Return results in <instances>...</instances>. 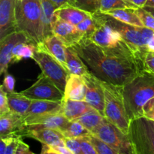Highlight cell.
<instances>
[{"instance_id": "cell-1", "label": "cell", "mask_w": 154, "mask_h": 154, "mask_svg": "<svg viewBox=\"0 0 154 154\" xmlns=\"http://www.w3.org/2000/svg\"><path fill=\"white\" fill-rule=\"evenodd\" d=\"M73 48L89 72L102 82L124 86L145 69L137 62L106 53L90 38H84Z\"/></svg>"}, {"instance_id": "cell-2", "label": "cell", "mask_w": 154, "mask_h": 154, "mask_svg": "<svg viewBox=\"0 0 154 154\" xmlns=\"http://www.w3.org/2000/svg\"><path fill=\"white\" fill-rule=\"evenodd\" d=\"M154 98V73L144 69L132 81L123 86V99L129 120L143 117V109Z\"/></svg>"}, {"instance_id": "cell-3", "label": "cell", "mask_w": 154, "mask_h": 154, "mask_svg": "<svg viewBox=\"0 0 154 154\" xmlns=\"http://www.w3.org/2000/svg\"><path fill=\"white\" fill-rule=\"evenodd\" d=\"M15 18L17 31L25 33L36 45L43 42L40 0H17Z\"/></svg>"}, {"instance_id": "cell-4", "label": "cell", "mask_w": 154, "mask_h": 154, "mask_svg": "<svg viewBox=\"0 0 154 154\" xmlns=\"http://www.w3.org/2000/svg\"><path fill=\"white\" fill-rule=\"evenodd\" d=\"M105 90V117L127 135L129 129V120L126 113L123 99V86H117L102 82Z\"/></svg>"}, {"instance_id": "cell-5", "label": "cell", "mask_w": 154, "mask_h": 154, "mask_svg": "<svg viewBox=\"0 0 154 154\" xmlns=\"http://www.w3.org/2000/svg\"><path fill=\"white\" fill-rule=\"evenodd\" d=\"M127 135L134 154H154V121L144 117L131 120Z\"/></svg>"}, {"instance_id": "cell-6", "label": "cell", "mask_w": 154, "mask_h": 154, "mask_svg": "<svg viewBox=\"0 0 154 154\" xmlns=\"http://www.w3.org/2000/svg\"><path fill=\"white\" fill-rule=\"evenodd\" d=\"M32 59L38 63L42 73L64 93L71 75L69 71L47 51L42 43L37 45Z\"/></svg>"}, {"instance_id": "cell-7", "label": "cell", "mask_w": 154, "mask_h": 154, "mask_svg": "<svg viewBox=\"0 0 154 154\" xmlns=\"http://www.w3.org/2000/svg\"><path fill=\"white\" fill-rule=\"evenodd\" d=\"M98 14L105 23L120 33L123 40L129 45L132 51L144 62V57L148 51L142 42L139 27L125 23L106 14L98 12Z\"/></svg>"}, {"instance_id": "cell-8", "label": "cell", "mask_w": 154, "mask_h": 154, "mask_svg": "<svg viewBox=\"0 0 154 154\" xmlns=\"http://www.w3.org/2000/svg\"><path fill=\"white\" fill-rule=\"evenodd\" d=\"M92 135L105 142L121 154H134L129 136L124 134L106 117L101 126Z\"/></svg>"}, {"instance_id": "cell-9", "label": "cell", "mask_w": 154, "mask_h": 154, "mask_svg": "<svg viewBox=\"0 0 154 154\" xmlns=\"http://www.w3.org/2000/svg\"><path fill=\"white\" fill-rule=\"evenodd\" d=\"M20 93L31 100L62 101L64 99V93L43 73L31 87Z\"/></svg>"}, {"instance_id": "cell-10", "label": "cell", "mask_w": 154, "mask_h": 154, "mask_svg": "<svg viewBox=\"0 0 154 154\" xmlns=\"http://www.w3.org/2000/svg\"><path fill=\"white\" fill-rule=\"evenodd\" d=\"M83 78L87 86L85 102L105 116V97L102 81L90 72L83 76Z\"/></svg>"}, {"instance_id": "cell-11", "label": "cell", "mask_w": 154, "mask_h": 154, "mask_svg": "<svg viewBox=\"0 0 154 154\" xmlns=\"http://www.w3.org/2000/svg\"><path fill=\"white\" fill-rule=\"evenodd\" d=\"M32 42L24 32L15 31L0 41V75L6 73L8 66L12 63V51L17 44Z\"/></svg>"}, {"instance_id": "cell-12", "label": "cell", "mask_w": 154, "mask_h": 154, "mask_svg": "<svg viewBox=\"0 0 154 154\" xmlns=\"http://www.w3.org/2000/svg\"><path fill=\"white\" fill-rule=\"evenodd\" d=\"M53 34L59 38L64 43L66 48L73 47L79 43L84 35L76 26L66 23L54 17L52 26Z\"/></svg>"}, {"instance_id": "cell-13", "label": "cell", "mask_w": 154, "mask_h": 154, "mask_svg": "<svg viewBox=\"0 0 154 154\" xmlns=\"http://www.w3.org/2000/svg\"><path fill=\"white\" fill-rule=\"evenodd\" d=\"M22 137L34 138L43 144L50 146H65L64 136L58 130L48 128H29L26 126L21 132Z\"/></svg>"}, {"instance_id": "cell-14", "label": "cell", "mask_w": 154, "mask_h": 154, "mask_svg": "<svg viewBox=\"0 0 154 154\" xmlns=\"http://www.w3.org/2000/svg\"><path fill=\"white\" fill-rule=\"evenodd\" d=\"M16 2L17 0H0V41L17 31Z\"/></svg>"}, {"instance_id": "cell-15", "label": "cell", "mask_w": 154, "mask_h": 154, "mask_svg": "<svg viewBox=\"0 0 154 154\" xmlns=\"http://www.w3.org/2000/svg\"><path fill=\"white\" fill-rule=\"evenodd\" d=\"M69 122L70 120H68L62 113L24 119L25 125L29 128H48L56 129L59 132Z\"/></svg>"}, {"instance_id": "cell-16", "label": "cell", "mask_w": 154, "mask_h": 154, "mask_svg": "<svg viewBox=\"0 0 154 154\" xmlns=\"http://www.w3.org/2000/svg\"><path fill=\"white\" fill-rule=\"evenodd\" d=\"M26 125L22 116L10 111L0 116V138L20 135L25 129Z\"/></svg>"}, {"instance_id": "cell-17", "label": "cell", "mask_w": 154, "mask_h": 154, "mask_svg": "<svg viewBox=\"0 0 154 154\" xmlns=\"http://www.w3.org/2000/svg\"><path fill=\"white\" fill-rule=\"evenodd\" d=\"M63 100H32L29 108L23 116V119L48 114H60L63 111Z\"/></svg>"}, {"instance_id": "cell-18", "label": "cell", "mask_w": 154, "mask_h": 154, "mask_svg": "<svg viewBox=\"0 0 154 154\" xmlns=\"http://www.w3.org/2000/svg\"><path fill=\"white\" fill-rule=\"evenodd\" d=\"M91 14L71 5H65L56 9L54 17L66 23L77 26L90 17Z\"/></svg>"}, {"instance_id": "cell-19", "label": "cell", "mask_w": 154, "mask_h": 154, "mask_svg": "<svg viewBox=\"0 0 154 154\" xmlns=\"http://www.w3.org/2000/svg\"><path fill=\"white\" fill-rule=\"evenodd\" d=\"M87 86L83 77L71 74L66 83L64 99L85 101Z\"/></svg>"}, {"instance_id": "cell-20", "label": "cell", "mask_w": 154, "mask_h": 154, "mask_svg": "<svg viewBox=\"0 0 154 154\" xmlns=\"http://www.w3.org/2000/svg\"><path fill=\"white\" fill-rule=\"evenodd\" d=\"M93 108V107L90 106L85 101L63 99L62 114L70 121H75Z\"/></svg>"}, {"instance_id": "cell-21", "label": "cell", "mask_w": 154, "mask_h": 154, "mask_svg": "<svg viewBox=\"0 0 154 154\" xmlns=\"http://www.w3.org/2000/svg\"><path fill=\"white\" fill-rule=\"evenodd\" d=\"M42 45L51 55H52L56 60H58L64 67L67 69L66 47L57 36L52 35L46 38L42 42Z\"/></svg>"}, {"instance_id": "cell-22", "label": "cell", "mask_w": 154, "mask_h": 154, "mask_svg": "<svg viewBox=\"0 0 154 154\" xmlns=\"http://www.w3.org/2000/svg\"><path fill=\"white\" fill-rule=\"evenodd\" d=\"M66 63L70 74L84 76L90 73L88 69L73 47L66 48Z\"/></svg>"}, {"instance_id": "cell-23", "label": "cell", "mask_w": 154, "mask_h": 154, "mask_svg": "<svg viewBox=\"0 0 154 154\" xmlns=\"http://www.w3.org/2000/svg\"><path fill=\"white\" fill-rule=\"evenodd\" d=\"M40 2L41 8H42L44 40H45L46 38L54 35L52 26L54 20V12L57 8L51 0H40Z\"/></svg>"}, {"instance_id": "cell-24", "label": "cell", "mask_w": 154, "mask_h": 154, "mask_svg": "<svg viewBox=\"0 0 154 154\" xmlns=\"http://www.w3.org/2000/svg\"><path fill=\"white\" fill-rule=\"evenodd\" d=\"M7 93V92H6ZM8 102L11 111L23 117L29 108L32 100L21 93H7Z\"/></svg>"}, {"instance_id": "cell-25", "label": "cell", "mask_w": 154, "mask_h": 154, "mask_svg": "<svg viewBox=\"0 0 154 154\" xmlns=\"http://www.w3.org/2000/svg\"><path fill=\"white\" fill-rule=\"evenodd\" d=\"M135 9L136 8L116 9V10L109 11L104 14L110 15L125 23L137 27H144L141 19L135 11Z\"/></svg>"}, {"instance_id": "cell-26", "label": "cell", "mask_w": 154, "mask_h": 154, "mask_svg": "<svg viewBox=\"0 0 154 154\" xmlns=\"http://www.w3.org/2000/svg\"><path fill=\"white\" fill-rule=\"evenodd\" d=\"M104 118L105 116L102 115L97 110L93 108L79 117L77 120L80 122L90 133L93 134L101 126Z\"/></svg>"}, {"instance_id": "cell-27", "label": "cell", "mask_w": 154, "mask_h": 154, "mask_svg": "<svg viewBox=\"0 0 154 154\" xmlns=\"http://www.w3.org/2000/svg\"><path fill=\"white\" fill-rule=\"evenodd\" d=\"M37 45L32 42L19 43L14 47L12 51V63H18L23 59H32Z\"/></svg>"}, {"instance_id": "cell-28", "label": "cell", "mask_w": 154, "mask_h": 154, "mask_svg": "<svg viewBox=\"0 0 154 154\" xmlns=\"http://www.w3.org/2000/svg\"><path fill=\"white\" fill-rule=\"evenodd\" d=\"M64 138H79L90 135V132L78 120L70 121L60 131Z\"/></svg>"}, {"instance_id": "cell-29", "label": "cell", "mask_w": 154, "mask_h": 154, "mask_svg": "<svg viewBox=\"0 0 154 154\" xmlns=\"http://www.w3.org/2000/svg\"><path fill=\"white\" fill-rule=\"evenodd\" d=\"M122 8H138L126 0H102L99 12L106 13L109 11Z\"/></svg>"}, {"instance_id": "cell-30", "label": "cell", "mask_w": 154, "mask_h": 154, "mask_svg": "<svg viewBox=\"0 0 154 154\" xmlns=\"http://www.w3.org/2000/svg\"><path fill=\"white\" fill-rule=\"evenodd\" d=\"M22 138L20 135H11L0 138V154H14L20 140L22 139Z\"/></svg>"}, {"instance_id": "cell-31", "label": "cell", "mask_w": 154, "mask_h": 154, "mask_svg": "<svg viewBox=\"0 0 154 154\" xmlns=\"http://www.w3.org/2000/svg\"><path fill=\"white\" fill-rule=\"evenodd\" d=\"M101 1L102 0H72L69 5L94 14L99 12Z\"/></svg>"}, {"instance_id": "cell-32", "label": "cell", "mask_w": 154, "mask_h": 154, "mask_svg": "<svg viewBox=\"0 0 154 154\" xmlns=\"http://www.w3.org/2000/svg\"><path fill=\"white\" fill-rule=\"evenodd\" d=\"M77 28L84 34V37L86 38H91L92 35L95 32L96 29V24L93 14L83 20L81 23L76 26Z\"/></svg>"}, {"instance_id": "cell-33", "label": "cell", "mask_w": 154, "mask_h": 154, "mask_svg": "<svg viewBox=\"0 0 154 154\" xmlns=\"http://www.w3.org/2000/svg\"><path fill=\"white\" fill-rule=\"evenodd\" d=\"M89 138L96 147L98 154H121L92 134L89 135Z\"/></svg>"}, {"instance_id": "cell-34", "label": "cell", "mask_w": 154, "mask_h": 154, "mask_svg": "<svg viewBox=\"0 0 154 154\" xmlns=\"http://www.w3.org/2000/svg\"><path fill=\"white\" fill-rule=\"evenodd\" d=\"M135 11L141 19L144 26L154 30V17L153 15L144 9V8H138L135 9Z\"/></svg>"}, {"instance_id": "cell-35", "label": "cell", "mask_w": 154, "mask_h": 154, "mask_svg": "<svg viewBox=\"0 0 154 154\" xmlns=\"http://www.w3.org/2000/svg\"><path fill=\"white\" fill-rule=\"evenodd\" d=\"M83 154H98L96 147L88 136L79 138Z\"/></svg>"}, {"instance_id": "cell-36", "label": "cell", "mask_w": 154, "mask_h": 154, "mask_svg": "<svg viewBox=\"0 0 154 154\" xmlns=\"http://www.w3.org/2000/svg\"><path fill=\"white\" fill-rule=\"evenodd\" d=\"M64 143L66 147L74 154H83L79 138H64Z\"/></svg>"}, {"instance_id": "cell-37", "label": "cell", "mask_w": 154, "mask_h": 154, "mask_svg": "<svg viewBox=\"0 0 154 154\" xmlns=\"http://www.w3.org/2000/svg\"><path fill=\"white\" fill-rule=\"evenodd\" d=\"M8 102L7 93L4 87L2 85L0 87V116H2L7 113L10 112Z\"/></svg>"}, {"instance_id": "cell-38", "label": "cell", "mask_w": 154, "mask_h": 154, "mask_svg": "<svg viewBox=\"0 0 154 154\" xmlns=\"http://www.w3.org/2000/svg\"><path fill=\"white\" fill-rule=\"evenodd\" d=\"M14 85L15 80L14 77L12 75H9V74L5 73L2 84L5 90L7 93H13V92H14Z\"/></svg>"}, {"instance_id": "cell-39", "label": "cell", "mask_w": 154, "mask_h": 154, "mask_svg": "<svg viewBox=\"0 0 154 154\" xmlns=\"http://www.w3.org/2000/svg\"><path fill=\"white\" fill-rule=\"evenodd\" d=\"M143 117L154 121V98L144 105L143 109Z\"/></svg>"}, {"instance_id": "cell-40", "label": "cell", "mask_w": 154, "mask_h": 154, "mask_svg": "<svg viewBox=\"0 0 154 154\" xmlns=\"http://www.w3.org/2000/svg\"><path fill=\"white\" fill-rule=\"evenodd\" d=\"M139 30L141 32L143 43H144V46L147 48V44L149 43V42L151 40L152 38L154 36V30L144 26L139 27Z\"/></svg>"}, {"instance_id": "cell-41", "label": "cell", "mask_w": 154, "mask_h": 154, "mask_svg": "<svg viewBox=\"0 0 154 154\" xmlns=\"http://www.w3.org/2000/svg\"><path fill=\"white\" fill-rule=\"evenodd\" d=\"M144 67L154 73V53L147 52L144 57Z\"/></svg>"}, {"instance_id": "cell-42", "label": "cell", "mask_w": 154, "mask_h": 154, "mask_svg": "<svg viewBox=\"0 0 154 154\" xmlns=\"http://www.w3.org/2000/svg\"><path fill=\"white\" fill-rule=\"evenodd\" d=\"M14 154H35L30 150L28 144L24 143L23 139L20 140L19 144H18L17 150Z\"/></svg>"}, {"instance_id": "cell-43", "label": "cell", "mask_w": 154, "mask_h": 154, "mask_svg": "<svg viewBox=\"0 0 154 154\" xmlns=\"http://www.w3.org/2000/svg\"><path fill=\"white\" fill-rule=\"evenodd\" d=\"M40 154H63L61 152L59 151L54 146L47 145L43 144L42 149V152Z\"/></svg>"}, {"instance_id": "cell-44", "label": "cell", "mask_w": 154, "mask_h": 154, "mask_svg": "<svg viewBox=\"0 0 154 154\" xmlns=\"http://www.w3.org/2000/svg\"><path fill=\"white\" fill-rule=\"evenodd\" d=\"M56 7V8H59L62 7V6L65 5H69L72 0H51Z\"/></svg>"}, {"instance_id": "cell-45", "label": "cell", "mask_w": 154, "mask_h": 154, "mask_svg": "<svg viewBox=\"0 0 154 154\" xmlns=\"http://www.w3.org/2000/svg\"><path fill=\"white\" fill-rule=\"evenodd\" d=\"M127 2L134 5L137 8H144L146 5L147 0H127Z\"/></svg>"}, {"instance_id": "cell-46", "label": "cell", "mask_w": 154, "mask_h": 154, "mask_svg": "<svg viewBox=\"0 0 154 154\" xmlns=\"http://www.w3.org/2000/svg\"><path fill=\"white\" fill-rule=\"evenodd\" d=\"M147 50L148 52H153L154 53V36L152 38L151 40L149 42V43L147 44Z\"/></svg>"}, {"instance_id": "cell-47", "label": "cell", "mask_w": 154, "mask_h": 154, "mask_svg": "<svg viewBox=\"0 0 154 154\" xmlns=\"http://www.w3.org/2000/svg\"><path fill=\"white\" fill-rule=\"evenodd\" d=\"M144 9H145L147 11H148L150 14L153 15L154 17V7H150V6H144Z\"/></svg>"}, {"instance_id": "cell-48", "label": "cell", "mask_w": 154, "mask_h": 154, "mask_svg": "<svg viewBox=\"0 0 154 154\" xmlns=\"http://www.w3.org/2000/svg\"><path fill=\"white\" fill-rule=\"evenodd\" d=\"M145 6H150V7H154V0H147Z\"/></svg>"}, {"instance_id": "cell-49", "label": "cell", "mask_w": 154, "mask_h": 154, "mask_svg": "<svg viewBox=\"0 0 154 154\" xmlns=\"http://www.w3.org/2000/svg\"><path fill=\"white\" fill-rule=\"evenodd\" d=\"M17 1H22V0H17Z\"/></svg>"}, {"instance_id": "cell-50", "label": "cell", "mask_w": 154, "mask_h": 154, "mask_svg": "<svg viewBox=\"0 0 154 154\" xmlns=\"http://www.w3.org/2000/svg\"><path fill=\"white\" fill-rule=\"evenodd\" d=\"M126 1H127V0H126Z\"/></svg>"}]
</instances>
